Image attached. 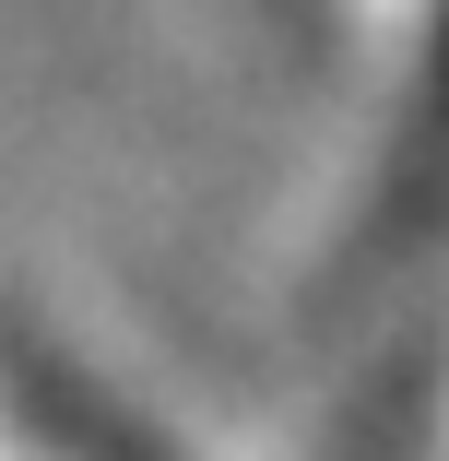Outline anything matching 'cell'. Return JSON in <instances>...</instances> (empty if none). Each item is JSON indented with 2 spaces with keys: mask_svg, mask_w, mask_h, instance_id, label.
Returning a JSON list of instances; mask_svg holds the SVG:
<instances>
[{
  "mask_svg": "<svg viewBox=\"0 0 449 461\" xmlns=\"http://www.w3.org/2000/svg\"><path fill=\"white\" fill-rule=\"evenodd\" d=\"M0 402H13V426H24L48 461H166V449L142 438V414L107 402L36 320H0Z\"/></svg>",
  "mask_w": 449,
  "mask_h": 461,
  "instance_id": "6da1fadb",
  "label": "cell"
},
{
  "mask_svg": "<svg viewBox=\"0 0 449 461\" xmlns=\"http://www.w3.org/2000/svg\"><path fill=\"white\" fill-rule=\"evenodd\" d=\"M449 202V0H437V59H426V119H414V154H402V190H391V225H426Z\"/></svg>",
  "mask_w": 449,
  "mask_h": 461,
  "instance_id": "7a4b0ae2",
  "label": "cell"
}]
</instances>
